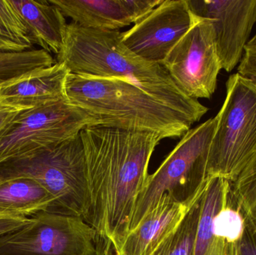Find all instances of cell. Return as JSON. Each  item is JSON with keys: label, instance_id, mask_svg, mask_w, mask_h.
Masks as SVG:
<instances>
[{"label": "cell", "instance_id": "6da1fadb", "mask_svg": "<svg viewBox=\"0 0 256 255\" xmlns=\"http://www.w3.org/2000/svg\"><path fill=\"white\" fill-rule=\"evenodd\" d=\"M90 204L82 219L96 232L97 255H117L130 232L134 207L162 138L144 132L90 126L80 132Z\"/></svg>", "mask_w": 256, "mask_h": 255}, {"label": "cell", "instance_id": "7a4b0ae2", "mask_svg": "<svg viewBox=\"0 0 256 255\" xmlns=\"http://www.w3.org/2000/svg\"><path fill=\"white\" fill-rule=\"evenodd\" d=\"M122 37L120 31L82 28L72 22L56 62L73 74L130 82L195 122L207 113L206 106L178 88L162 64L138 56Z\"/></svg>", "mask_w": 256, "mask_h": 255}, {"label": "cell", "instance_id": "3957f363", "mask_svg": "<svg viewBox=\"0 0 256 255\" xmlns=\"http://www.w3.org/2000/svg\"><path fill=\"white\" fill-rule=\"evenodd\" d=\"M67 100L96 119L97 126L182 138L195 121L130 82L69 73Z\"/></svg>", "mask_w": 256, "mask_h": 255}, {"label": "cell", "instance_id": "277c9868", "mask_svg": "<svg viewBox=\"0 0 256 255\" xmlns=\"http://www.w3.org/2000/svg\"><path fill=\"white\" fill-rule=\"evenodd\" d=\"M216 124L214 117L190 129L158 170L148 175L137 198L130 232L154 209L165 194L182 203L202 197L210 179L207 176L208 158Z\"/></svg>", "mask_w": 256, "mask_h": 255}, {"label": "cell", "instance_id": "5b68a950", "mask_svg": "<svg viewBox=\"0 0 256 255\" xmlns=\"http://www.w3.org/2000/svg\"><path fill=\"white\" fill-rule=\"evenodd\" d=\"M34 180L56 200L52 212L84 217L90 204L85 150L80 134L48 149L0 165V181Z\"/></svg>", "mask_w": 256, "mask_h": 255}, {"label": "cell", "instance_id": "8992f818", "mask_svg": "<svg viewBox=\"0 0 256 255\" xmlns=\"http://www.w3.org/2000/svg\"><path fill=\"white\" fill-rule=\"evenodd\" d=\"M207 176L236 182L256 157V83L234 73L216 116Z\"/></svg>", "mask_w": 256, "mask_h": 255}, {"label": "cell", "instance_id": "52a82bcc", "mask_svg": "<svg viewBox=\"0 0 256 255\" xmlns=\"http://www.w3.org/2000/svg\"><path fill=\"white\" fill-rule=\"evenodd\" d=\"M97 126L96 119L68 100L24 109L0 134V165L24 158Z\"/></svg>", "mask_w": 256, "mask_h": 255}, {"label": "cell", "instance_id": "ba28073f", "mask_svg": "<svg viewBox=\"0 0 256 255\" xmlns=\"http://www.w3.org/2000/svg\"><path fill=\"white\" fill-rule=\"evenodd\" d=\"M0 237V255H97L96 232L82 217L44 211Z\"/></svg>", "mask_w": 256, "mask_h": 255}, {"label": "cell", "instance_id": "9c48e42d", "mask_svg": "<svg viewBox=\"0 0 256 255\" xmlns=\"http://www.w3.org/2000/svg\"><path fill=\"white\" fill-rule=\"evenodd\" d=\"M160 64L190 98L210 99L222 69L212 21L197 16L190 29Z\"/></svg>", "mask_w": 256, "mask_h": 255}, {"label": "cell", "instance_id": "30bf717a", "mask_svg": "<svg viewBox=\"0 0 256 255\" xmlns=\"http://www.w3.org/2000/svg\"><path fill=\"white\" fill-rule=\"evenodd\" d=\"M196 19L186 0H162L130 29L122 32V38L138 56L160 64Z\"/></svg>", "mask_w": 256, "mask_h": 255}, {"label": "cell", "instance_id": "8fae6325", "mask_svg": "<svg viewBox=\"0 0 256 255\" xmlns=\"http://www.w3.org/2000/svg\"><path fill=\"white\" fill-rule=\"evenodd\" d=\"M192 13L213 22L222 69L240 64L256 23V0H186Z\"/></svg>", "mask_w": 256, "mask_h": 255}, {"label": "cell", "instance_id": "7c38bea8", "mask_svg": "<svg viewBox=\"0 0 256 255\" xmlns=\"http://www.w3.org/2000/svg\"><path fill=\"white\" fill-rule=\"evenodd\" d=\"M79 26L118 31L135 24L162 0H50Z\"/></svg>", "mask_w": 256, "mask_h": 255}, {"label": "cell", "instance_id": "4fadbf2b", "mask_svg": "<svg viewBox=\"0 0 256 255\" xmlns=\"http://www.w3.org/2000/svg\"><path fill=\"white\" fill-rule=\"evenodd\" d=\"M201 199L182 203L164 195L154 209L128 234L117 255H152Z\"/></svg>", "mask_w": 256, "mask_h": 255}, {"label": "cell", "instance_id": "5bb4252c", "mask_svg": "<svg viewBox=\"0 0 256 255\" xmlns=\"http://www.w3.org/2000/svg\"><path fill=\"white\" fill-rule=\"evenodd\" d=\"M68 69L62 63L38 70L0 86V106L28 109L67 100Z\"/></svg>", "mask_w": 256, "mask_h": 255}, {"label": "cell", "instance_id": "9a60e30c", "mask_svg": "<svg viewBox=\"0 0 256 255\" xmlns=\"http://www.w3.org/2000/svg\"><path fill=\"white\" fill-rule=\"evenodd\" d=\"M19 10L34 44L58 55L66 38L68 24L58 7L50 0H12Z\"/></svg>", "mask_w": 256, "mask_h": 255}, {"label": "cell", "instance_id": "2e32d148", "mask_svg": "<svg viewBox=\"0 0 256 255\" xmlns=\"http://www.w3.org/2000/svg\"><path fill=\"white\" fill-rule=\"evenodd\" d=\"M231 189V182L226 179H209L201 199L194 255H228L231 245L214 235L212 222L216 213L228 205Z\"/></svg>", "mask_w": 256, "mask_h": 255}, {"label": "cell", "instance_id": "e0dca14e", "mask_svg": "<svg viewBox=\"0 0 256 255\" xmlns=\"http://www.w3.org/2000/svg\"><path fill=\"white\" fill-rule=\"evenodd\" d=\"M54 196L34 180L16 178L0 184V212L32 217L54 211Z\"/></svg>", "mask_w": 256, "mask_h": 255}, {"label": "cell", "instance_id": "ac0fdd59", "mask_svg": "<svg viewBox=\"0 0 256 255\" xmlns=\"http://www.w3.org/2000/svg\"><path fill=\"white\" fill-rule=\"evenodd\" d=\"M30 31L12 0H0V51L21 52L33 49Z\"/></svg>", "mask_w": 256, "mask_h": 255}, {"label": "cell", "instance_id": "d6986e66", "mask_svg": "<svg viewBox=\"0 0 256 255\" xmlns=\"http://www.w3.org/2000/svg\"><path fill=\"white\" fill-rule=\"evenodd\" d=\"M55 63L52 55L42 49L21 52L0 51V86Z\"/></svg>", "mask_w": 256, "mask_h": 255}, {"label": "cell", "instance_id": "ffe728a7", "mask_svg": "<svg viewBox=\"0 0 256 255\" xmlns=\"http://www.w3.org/2000/svg\"><path fill=\"white\" fill-rule=\"evenodd\" d=\"M201 199L152 255H194Z\"/></svg>", "mask_w": 256, "mask_h": 255}, {"label": "cell", "instance_id": "44dd1931", "mask_svg": "<svg viewBox=\"0 0 256 255\" xmlns=\"http://www.w3.org/2000/svg\"><path fill=\"white\" fill-rule=\"evenodd\" d=\"M212 230L216 238L230 245L239 244L246 232L244 218L239 211L226 205L214 217Z\"/></svg>", "mask_w": 256, "mask_h": 255}, {"label": "cell", "instance_id": "7402d4cb", "mask_svg": "<svg viewBox=\"0 0 256 255\" xmlns=\"http://www.w3.org/2000/svg\"><path fill=\"white\" fill-rule=\"evenodd\" d=\"M234 195L246 217L252 218L256 210V157L234 183Z\"/></svg>", "mask_w": 256, "mask_h": 255}, {"label": "cell", "instance_id": "603a6c76", "mask_svg": "<svg viewBox=\"0 0 256 255\" xmlns=\"http://www.w3.org/2000/svg\"><path fill=\"white\" fill-rule=\"evenodd\" d=\"M238 73L256 83V31L245 46Z\"/></svg>", "mask_w": 256, "mask_h": 255}, {"label": "cell", "instance_id": "cb8c5ba5", "mask_svg": "<svg viewBox=\"0 0 256 255\" xmlns=\"http://www.w3.org/2000/svg\"><path fill=\"white\" fill-rule=\"evenodd\" d=\"M32 221V217L0 212V237L19 230Z\"/></svg>", "mask_w": 256, "mask_h": 255}, {"label": "cell", "instance_id": "d4e9b609", "mask_svg": "<svg viewBox=\"0 0 256 255\" xmlns=\"http://www.w3.org/2000/svg\"><path fill=\"white\" fill-rule=\"evenodd\" d=\"M22 110L24 109H14L7 106H0V134Z\"/></svg>", "mask_w": 256, "mask_h": 255}, {"label": "cell", "instance_id": "484cf974", "mask_svg": "<svg viewBox=\"0 0 256 255\" xmlns=\"http://www.w3.org/2000/svg\"><path fill=\"white\" fill-rule=\"evenodd\" d=\"M239 255H256V239L245 235L238 244Z\"/></svg>", "mask_w": 256, "mask_h": 255}, {"label": "cell", "instance_id": "4316f807", "mask_svg": "<svg viewBox=\"0 0 256 255\" xmlns=\"http://www.w3.org/2000/svg\"><path fill=\"white\" fill-rule=\"evenodd\" d=\"M238 244H233V245H231L228 255H239Z\"/></svg>", "mask_w": 256, "mask_h": 255}, {"label": "cell", "instance_id": "83f0119b", "mask_svg": "<svg viewBox=\"0 0 256 255\" xmlns=\"http://www.w3.org/2000/svg\"><path fill=\"white\" fill-rule=\"evenodd\" d=\"M250 220H252V224H254V228H255V230L256 231V210Z\"/></svg>", "mask_w": 256, "mask_h": 255}, {"label": "cell", "instance_id": "f1b7e54d", "mask_svg": "<svg viewBox=\"0 0 256 255\" xmlns=\"http://www.w3.org/2000/svg\"><path fill=\"white\" fill-rule=\"evenodd\" d=\"M0 184H1V181H0Z\"/></svg>", "mask_w": 256, "mask_h": 255}]
</instances>
